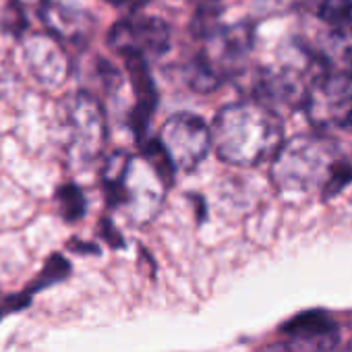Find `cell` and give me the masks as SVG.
Wrapping results in <instances>:
<instances>
[{
  "label": "cell",
  "mask_w": 352,
  "mask_h": 352,
  "mask_svg": "<svg viewBox=\"0 0 352 352\" xmlns=\"http://www.w3.org/2000/svg\"><path fill=\"white\" fill-rule=\"evenodd\" d=\"M100 230L104 234V239L112 245V247H122V239H120V232H116V228L112 226V222L108 220H102L100 222Z\"/></svg>",
  "instance_id": "obj_18"
},
{
  "label": "cell",
  "mask_w": 352,
  "mask_h": 352,
  "mask_svg": "<svg viewBox=\"0 0 352 352\" xmlns=\"http://www.w3.org/2000/svg\"><path fill=\"white\" fill-rule=\"evenodd\" d=\"M69 274H71L69 261H67L63 255H52V257H48V261H46L44 270L40 272V276H38V278L32 282V286L28 288V294L44 290V288H48V286H52V284L65 280Z\"/></svg>",
  "instance_id": "obj_14"
},
{
  "label": "cell",
  "mask_w": 352,
  "mask_h": 352,
  "mask_svg": "<svg viewBox=\"0 0 352 352\" xmlns=\"http://www.w3.org/2000/svg\"><path fill=\"white\" fill-rule=\"evenodd\" d=\"M30 305V294H15V296H9L0 302V319L15 313V311H21Z\"/></svg>",
  "instance_id": "obj_17"
},
{
  "label": "cell",
  "mask_w": 352,
  "mask_h": 352,
  "mask_svg": "<svg viewBox=\"0 0 352 352\" xmlns=\"http://www.w3.org/2000/svg\"><path fill=\"white\" fill-rule=\"evenodd\" d=\"M346 126H350V129H352V116H350V118L346 120Z\"/></svg>",
  "instance_id": "obj_24"
},
{
  "label": "cell",
  "mask_w": 352,
  "mask_h": 352,
  "mask_svg": "<svg viewBox=\"0 0 352 352\" xmlns=\"http://www.w3.org/2000/svg\"><path fill=\"white\" fill-rule=\"evenodd\" d=\"M307 7L338 36H352V0H307Z\"/></svg>",
  "instance_id": "obj_12"
},
{
  "label": "cell",
  "mask_w": 352,
  "mask_h": 352,
  "mask_svg": "<svg viewBox=\"0 0 352 352\" xmlns=\"http://www.w3.org/2000/svg\"><path fill=\"white\" fill-rule=\"evenodd\" d=\"M346 352H352V346H350V348H348V350H346Z\"/></svg>",
  "instance_id": "obj_25"
},
{
  "label": "cell",
  "mask_w": 352,
  "mask_h": 352,
  "mask_svg": "<svg viewBox=\"0 0 352 352\" xmlns=\"http://www.w3.org/2000/svg\"><path fill=\"white\" fill-rule=\"evenodd\" d=\"M307 114L321 126H340L352 116V69L319 77L307 91Z\"/></svg>",
  "instance_id": "obj_6"
},
{
  "label": "cell",
  "mask_w": 352,
  "mask_h": 352,
  "mask_svg": "<svg viewBox=\"0 0 352 352\" xmlns=\"http://www.w3.org/2000/svg\"><path fill=\"white\" fill-rule=\"evenodd\" d=\"M21 3H28V5H32V3H44V0H21Z\"/></svg>",
  "instance_id": "obj_23"
},
{
  "label": "cell",
  "mask_w": 352,
  "mask_h": 352,
  "mask_svg": "<svg viewBox=\"0 0 352 352\" xmlns=\"http://www.w3.org/2000/svg\"><path fill=\"white\" fill-rule=\"evenodd\" d=\"M42 21L58 40H79L87 32V15L67 0H44Z\"/></svg>",
  "instance_id": "obj_11"
},
{
  "label": "cell",
  "mask_w": 352,
  "mask_h": 352,
  "mask_svg": "<svg viewBox=\"0 0 352 352\" xmlns=\"http://www.w3.org/2000/svg\"><path fill=\"white\" fill-rule=\"evenodd\" d=\"M346 63H348V67L352 69V44L346 48Z\"/></svg>",
  "instance_id": "obj_21"
},
{
  "label": "cell",
  "mask_w": 352,
  "mask_h": 352,
  "mask_svg": "<svg viewBox=\"0 0 352 352\" xmlns=\"http://www.w3.org/2000/svg\"><path fill=\"white\" fill-rule=\"evenodd\" d=\"M257 3L267 5V7H272V9H278V7H282V5H288V0H257Z\"/></svg>",
  "instance_id": "obj_20"
},
{
  "label": "cell",
  "mask_w": 352,
  "mask_h": 352,
  "mask_svg": "<svg viewBox=\"0 0 352 352\" xmlns=\"http://www.w3.org/2000/svg\"><path fill=\"white\" fill-rule=\"evenodd\" d=\"M218 17H220V11L218 9H199L193 17V23H191V30L195 34V38H206L210 40L220 28H218Z\"/></svg>",
  "instance_id": "obj_16"
},
{
  "label": "cell",
  "mask_w": 352,
  "mask_h": 352,
  "mask_svg": "<svg viewBox=\"0 0 352 352\" xmlns=\"http://www.w3.org/2000/svg\"><path fill=\"white\" fill-rule=\"evenodd\" d=\"M288 340L282 352H333L340 342L336 323L319 311L302 313L284 325Z\"/></svg>",
  "instance_id": "obj_8"
},
{
  "label": "cell",
  "mask_w": 352,
  "mask_h": 352,
  "mask_svg": "<svg viewBox=\"0 0 352 352\" xmlns=\"http://www.w3.org/2000/svg\"><path fill=\"white\" fill-rule=\"evenodd\" d=\"M63 122L67 145L75 160L94 162L106 143V120L100 102L89 94H75L65 102Z\"/></svg>",
  "instance_id": "obj_4"
},
{
  "label": "cell",
  "mask_w": 352,
  "mask_h": 352,
  "mask_svg": "<svg viewBox=\"0 0 352 352\" xmlns=\"http://www.w3.org/2000/svg\"><path fill=\"white\" fill-rule=\"evenodd\" d=\"M56 204L67 222H77L85 214V197L79 187L75 185H65L56 193Z\"/></svg>",
  "instance_id": "obj_15"
},
{
  "label": "cell",
  "mask_w": 352,
  "mask_h": 352,
  "mask_svg": "<svg viewBox=\"0 0 352 352\" xmlns=\"http://www.w3.org/2000/svg\"><path fill=\"white\" fill-rule=\"evenodd\" d=\"M187 81L195 91L208 94L220 87V83L224 81V75L214 67V63L201 52L187 69Z\"/></svg>",
  "instance_id": "obj_13"
},
{
  "label": "cell",
  "mask_w": 352,
  "mask_h": 352,
  "mask_svg": "<svg viewBox=\"0 0 352 352\" xmlns=\"http://www.w3.org/2000/svg\"><path fill=\"white\" fill-rule=\"evenodd\" d=\"M272 179L282 193H311L342 181L336 145L325 137L296 135L274 153Z\"/></svg>",
  "instance_id": "obj_2"
},
{
  "label": "cell",
  "mask_w": 352,
  "mask_h": 352,
  "mask_svg": "<svg viewBox=\"0 0 352 352\" xmlns=\"http://www.w3.org/2000/svg\"><path fill=\"white\" fill-rule=\"evenodd\" d=\"M157 141L174 170H193L206 160L212 147V131L195 114H174L162 126Z\"/></svg>",
  "instance_id": "obj_5"
},
{
  "label": "cell",
  "mask_w": 352,
  "mask_h": 352,
  "mask_svg": "<svg viewBox=\"0 0 352 352\" xmlns=\"http://www.w3.org/2000/svg\"><path fill=\"white\" fill-rule=\"evenodd\" d=\"M23 52L28 67L32 69L34 77L48 85L58 87L69 77V56L60 46L58 38L50 36H30L23 42Z\"/></svg>",
  "instance_id": "obj_9"
},
{
  "label": "cell",
  "mask_w": 352,
  "mask_h": 352,
  "mask_svg": "<svg viewBox=\"0 0 352 352\" xmlns=\"http://www.w3.org/2000/svg\"><path fill=\"white\" fill-rule=\"evenodd\" d=\"M210 131L218 157L234 166H255L274 157L284 133L276 110L255 100L222 108Z\"/></svg>",
  "instance_id": "obj_1"
},
{
  "label": "cell",
  "mask_w": 352,
  "mask_h": 352,
  "mask_svg": "<svg viewBox=\"0 0 352 352\" xmlns=\"http://www.w3.org/2000/svg\"><path fill=\"white\" fill-rule=\"evenodd\" d=\"M106 3H110V5H122L124 0H106Z\"/></svg>",
  "instance_id": "obj_22"
},
{
  "label": "cell",
  "mask_w": 352,
  "mask_h": 352,
  "mask_svg": "<svg viewBox=\"0 0 352 352\" xmlns=\"http://www.w3.org/2000/svg\"><path fill=\"white\" fill-rule=\"evenodd\" d=\"M124 60H126V71H129L135 96H137V108L133 112V129H135V135L139 139H143V135L147 131V124H149V118L153 114L155 102H157L155 85H153V79H151L149 65H147L145 56L129 54V56H124Z\"/></svg>",
  "instance_id": "obj_10"
},
{
  "label": "cell",
  "mask_w": 352,
  "mask_h": 352,
  "mask_svg": "<svg viewBox=\"0 0 352 352\" xmlns=\"http://www.w3.org/2000/svg\"><path fill=\"white\" fill-rule=\"evenodd\" d=\"M147 3H149V0H124L122 5H129L131 9H135V11H137V9H143Z\"/></svg>",
  "instance_id": "obj_19"
},
{
  "label": "cell",
  "mask_w": 352,
  "mask_h": 352,
  "mask_svg": "<svg viewBox=\"0 0 352 352\" xmlns=\"http://www.w3.org/2000/svg\"><path fill=\"white\" fill-rule=\"evenodd\" d=\"M108 46L122 56H162L170 48V30L155 17L124 19L110 30Z\"/></svg>",
  "instance_id": "obj_7"
},
{
  "label": "cell",
  "mask_w": 352,
  "mask_h": 352,
  "mask_svg": "<svg viewBox=\"0 0 352 352\" xmlns=\"http://www.w3.org/2000/svg\"><path fill=\"white\" fill-rule=\"evenodd\" d=\"M166 187H170V185L162 179L160 172L141 155L137 160L131 157V164L126 168L122 183L114 189H108L106 197H108L110 206L126 208L131 220L147 222L160 210Z\"/></svg>",
  "instance_id": "obj_3"
}]
</instances>
